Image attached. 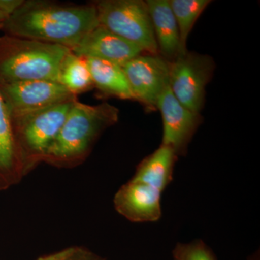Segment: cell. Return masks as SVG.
<instances>
[{"label":"cell","mask_w":260,"mask_h":260,"mask_svg":"<svg viewBox=\"0 0 260 260\" xmlns=\"http://www.w3.org/2000/svg\"><path fill=\"white\" fill-rule=\"evenodd\" d=\"M99 25L93 3L74 5L47 0H23L1 30L7 35L72 49Z\"/></svg>","instance_id":"cell-1"},{"label":"cell","mask_w":260,"mask_h":260,"mask_svg":"<svg viewBox=\"0 0 260 260\" xmlns=\"http://www.w3.org/2000/svg\"><path fill=\"white\" fill-rule=\"evenodd\" d=\"M119 116V109L108 103L88 105L75 101L44 162L58 169L81 165L103 133L117 123Z\"/></svg>","instance_id":"cell-2"},{"label":"cell","mask_w":260,"mask_h":260,"mask_svg":"<svg viewBox=\"0 0 260 260\" xmlns=\"http://www.w3.org/2000/svg\"><path fill=\"white\" fill-rule=\"evenodd\" d=\"M70 50L62 46L3 34L0 36V85L28 80L57 81L61 62Z\"/></svg>","instance_id":"cell-3"},{"label":"cell","mask_w":260,"mask_h":260,"mask_svg":"<svg viewBox=\"0 0 260 260\" xmlns=\"http://www.w3.org/2000/svg\"><path fill=\"white\" fill-rule=\"evenodd\" d=\"M77 100L31 112L10 114L13 135L25 175L44 162L48 150Z\"/></svg>","instance_id":"cell-4"},{"label":"cell","mask_w":260,"mask_h":260,"mask_svg":"<svg viewBox=\"0 0 260 260\" xmlns=\"http://www.w3.org/2000/svg\"><path fill=\"white\" fill-rule=\"evenodd\" d=\"M99 25L139 47L146 54L159 55L151 19L142 0L93 2Z\"/></svg>","instance_id":"cell-5"},{"label":"cell","mask_w":260,"mask_h":260,"mask_svg":"<svg viewBox=\"0 0 260 260\" xmlns=\"http://www.w3.org/2000/svg\"><path fill=\"white\" fill-rule=\"evenodd\" d=\"M214 69L211 56L188 51L170 61L169 87L174 96L189 110L200 114Z\"/></svg>","instance_id":"cell-6"},{"label":"cell","mask_w":260,"mask_h":260,"mask_svg":"<svg viewBox=\"0 0 260 260\" xmlns=\"http://www.w3.org/2000/svg\"><path fill=\"white\" fill-rule=\"evenodd\" d=\"M122 67L135 100L157 109L160 95L169 85V62L160 55L142 53Z\"/></svg>","instance_id":"cell-7"},{"label":"cell","mask_w":260,"mask_h":260,"mask_svg":"<svg viewBox=\"0 0 260 260\" xmlns=\"http://www.w3.org/2000/svg\"><path fill=\"white\" fill-rule=\"evenodd\" d=\"M0 91L10 114L31 112L78 99L76 95L54 80L1 84Z\"/></svg>","instance_id":"cell-8"},{"label":"cell","mask_w":260,"mask_h":260,"mask_svg":"<svg viewBox=\"0 0 260 260\" xmlns=\"http://www.w3.org/2000/svg\"><path fill=\"white\" fill-rule=\"evenodd\" d=\"M157 109L162 119L161 145L172 148L178 156L186 155L201 124V115L183 106L174 96L169 85L159 98Z\"/></svg>","instance_id":"cell-9"},{"label":"cell","mask_w":260,"mask_h":260,"mask_svg":"<svg viewBox=\"0 0 260 260\" xmlns=\"http://www.w3.org/2000/svg\"><path fill=\"white\" fill-rule=\"evenodd\" d=\"M162 193L155 188L130 179L118 189L114 209L132 223H154L161 218Z\"/></svg>","instance_id":"cell-10"},{"label":"cell","mask_w":260,"mask_h":260,"mask_svg":"<svg viewBox=\"0 0 260 260\" xmlns=\"http://www.w3.org/2000/svg\"><path fill=\"white\" fill-rule=\"evenodd\" d=\"M84 58L100 59L123 66L143 52L139 47L99 25L71 49Z\"/></svg>","instance_id":"cell-11"},{"label":"cell","mask_w":260,"mask_h":260,"mask_svg":"<svg viewBox=\"0 0 260 260\" xmlns=\"http://www.w3.org/2000/svg\"><path fill=\"white\" fill-rule=\"evenodd\" d=\"M145 3L160 56L170 62L185 54L186 51L181 47L177 20L169 0H148Z\"/></svg>","instance_id":"cell-12"},{"label":"cell","mask_w":260,"mask_h":260,"mask_svg":"<svg viewBox=\"0 0 260 260\" xmlns=\"http://www.w3.org/2000/svg\"><path fill=\"white\" fill-rule=\"evenodd\" d=\"M25 177L10 112L0 91V191L17 185Z\"/></svg>","instance_id":"cell-13"},{"label":"cell","mask_w":260,"mask_h":260,"mask_svg":"<svg viewBox=\"0 0 260 260\" xmlns=\"http://www.w3.org/2000/svg\"><path fill=\"white\" fill-rule=\"evenodd\" d=\"M177 158L174 150L160 145L140 162L131 179L148 184L162 193L172 182Z\"/></svg>","instance_id":"cell-14"},{"label":"cell","mask_w":260,"mask_h":260,"mask_svg":"<svg viewBox=\"0 0 260 260\" xmlns=\"http://www.w3.org/2000/svg\"><path fill=\"white\" fill-rule=\"evenodd\" d=\"M85 59L90 70L93 87L99 91L109 96L135 100L122 67L100 59Z\"/></svg>","instance_id":"cell-15"},{"label":"cell","mask_w":260,"mask_h":260,"mask_svg":"<svg viewBox=\"0 0 260 260\" xmlns=\"http://www.w3.org/2000/svg\"><path fill=\"white\" fill-rule=\"evenodd\" d=\"M57 81L76 96L93 88V80L86 60L71 50L61 62Z\"/></svg>","instance_id":"cell-16"},{"label":"cell","mask_w":260,"mask_h":260,"mask_svg":"<svg viewBox=\"0 0 260 260\" xmlns=\"http://www.w3.org/2000/svg\"><path fill=\"white\" fill-rule=\"evenodd\" d=\"M171 8L179 28L181 47L187 51L186 42L200 15L211 2L210 0H171Z\"/></svg>","instance_id":"cell-17"},{"label":"cell","mask_w":260,"mask_h":260,"mask_svg":"<svg viewBox=\"0 0 260 260\" xmlns=\"http://www.w3.org/2000/svg\"><path fill=\"white\" fill-rule=\"evenodd\" d=\"M173 260H218L213 251L201 239L178 242L172 250Z\"/></svg>","instance_id":"cell-18"},{"label":"cell","mask_w":260,"mask_h":260,"mask_svg":"<svg viewBox=\"0 0 260 260\" xmlns=\"http://www.w3.org/2000/svg\"><path fill=\"white\" fill-rule=\"evenodd\" d=\"M68 260H107L85 246H74Z\"/></svg>","instance_id":"cell-19"},{"label":"cell","mask_w":260,"mask_h":260,"mask_svg":"<svg viewBox=\"0 0 260 260\" xmlns=\"http://www.w3.org/2000/svg\"><path fill=\"white\" fill-rule=\"evenodd\" d=\"M23 0H0V30L3 24L9 18Z\"/></svg>","instance_id":"cell-20"},{"label":"cell","mask_w":260,"mask_h":260,"mask_svg":"<svg viewBox=\"0 0 260 260\" xmlns=\"http://www.w3.org/2000/svg\"><path fill=\"white\" fill-rule=\"evenodd\" d=\"M73 249H74V246H70V247L64 248L60 251L40 256L36 260H68L73 252Z\"/></svg>","instance_id":"cell-21"},{"label":"cell","mask_w":260,"mask_h":260,"mask_svg":"<svg viewBox=\"0 0 260 260\" xmlns=\"http://www.w3.org/2000/svg\"><path fill=\"white\" fill-rule=\"evenodd\" d=\"M246 260H260L259 252H255L252 255L249 256Z\"/></svg>","instance_id":"cell-22"}]
</instances>
